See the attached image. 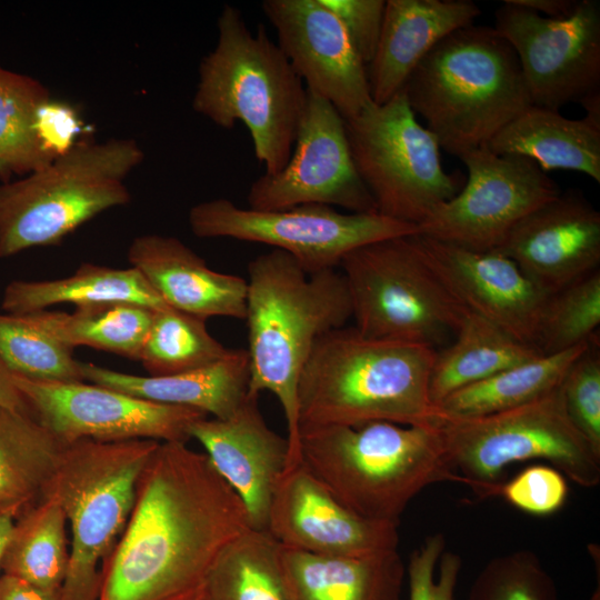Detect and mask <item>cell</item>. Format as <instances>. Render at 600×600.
Returning a JSON list of instances; mask_svg holds the SVG:
<instances>
[{
	"mask_svg": "<svg viewBox=\"0 0 600 600\" xmlns=\"http://www.w3.org/2000/svg\"><path fill=\"white\" fill-rule=\"evenodd\" d=\"M110 302L153 310L168 308L138 269H114L88 262L67 278L11 281L4 288L1 308L10 314H27L59 303L83 307Z\"/></svg>",
	"mask_w": 600,
	"mask_h": 600,
	"instance_id": "obj_27",
	"label": "cell"
},
{
	"mask_svg": "<svg viewBox=\"0 0 600 600\" xmlns=\"http://www.w3.org/2000/svg\"><path fill=\"white\" fill-rule=\"evenodd\" d=\"M143 158L133 139L81 141L44 168L0 183V258L58 244L97 214L129 203L124 180Z\"/></svg>",
	"mask_w": 600,
	"mask_h": 600,
	"instance_id": "obj_8",
	"label": "cell"
},
{
	"mask_svg": "<svg viewBox=\"0 0 600 600\" xmlns=\"http://www.w3.org/2000/svg\"><path fill=\"white\" fill-rule=\"evenodd\" d=\"M444 548V536L437 532L412 551L407 568L409 600H454L462 559Z\"/></svg>",
	"mask_w": 600,
	"mask_h": 600,
	"instance_id": "obj_40",
	"label": "cell"
},
{
	"mask_svg": "<svg viewBox=\"0 0 600 600\" xmlns=\"http://www.w3.org/2000/svg\"><path fill=\"white\" fill-rule=\"evenodd\" d=\"M217 29V43L199 64L192 108L227 130L242 122L264 173L276 174L292 153L307 89L266 29L252 33L238 8L226 4Z\"/></svg>",
	"mask_w": 600,
	"mask_h": 600,
	"instance_id": "obj_6",
	"label": "cell"
},
{
	"mask_svg": "<svg viewBox=\"0 0 600 600\" xmlns=\"http://www.w3.org/2000/svg\"><path fill=\"white\" fill-rule=\"evenodd\" d=\"M267 531L281 546L317 554L362 556L399 544L398 524L358 516L302 463L279 481Z\"/></svg>",
	"mask_w": 600,
	"mask_h": 600,
	"instance_id": "obj_19",
	"label": "cell"
},
{
	"mask_svg": "<svg viewBox=\"0 0 600 600\" xmlns=\"http://www.w3.org/2000/svg\"><path fill=\"white\" fill-rule=\"evenodd\" d=\"M500 496L523 512L549 516L564 504L568 484L564 476L556 468L533 464L504 482Z\"/></svg>",
	"mask_w": 600,
	"mask_h": 600,
	"instance_id": "obj_41",
	"label": "cell"
},
{
	"mask_svg": "<svg viewBox=\"0 0 600 600\" xmlns=\"http://www.w3.org/2000/svg\"><path fill=\"white\" fill-rule=\"evenodd\" d=\"M154 310L124 302L77 307L73 312L41 310L21 314L63 344L87 346L139 361Z\"/></svg>",
	"mask_w": 600,
	"mask_h": 600,
	"instance_id": "obj_32",
	"label": "cell"
},
{
	"mask_svg": "<svg viewBox=\"0 0 600 600\" xmlns=\"http://www.w3.org/2000/svg\"><path fill=\"white\" fill-rule=\"evenodd\" d=\"M338 17L361 60L368 66L381 34L386 1L322 0Z\"/></svg>",
	"mask_w": 600,
	"mask_h": 600,
	"instance_id": "obj_42",
	"label": "cell"
},
{
	"mask_svg": "<svg viewBox=\"0 0 600 600\" xmlns=\"http://www.w3.org/2000/svg\"><path fill=\"white\" fill-rule=\"evenodd\" d=\"M541 352L491 321L467 311L454 341L436 352L430 398L434 406L449 394Z\"/></svg>",
	"mask_w": 600,
	"mask_h": 600,
	"instance_id": "obj_29",
	"label": "cell"
},
{
	"mask_svg": "<svg viewBox=\"0 0 600 600\" xmlns=\"http://www.w3.org/2000/svg\"><path fill=\"white\" fill-rule=\"evenodd\" d=\"M468 600H558L556 584L529 550L491 559L474 579Z\"/></svg>",
	"mask_w": 600,
	"mask_h": 600,
	"instance_id": "obj_38",
	"label": "cell"
},
{
	"mask_svg": "<svg viewBox=\"0 0 600 600\" xmlns=\"http://www.w3.org/2000/svg\"><path fill=\"white\" fill-rule=\"evenodd\" d=\"M83 381L136 398L193 408L227 419L248 396L249 359L246 349H229L219 361L171 376H134L80 361Z\"/></svg>",
	"mask_w": 600,
	"mask_h": 600,
	"instance_id": "obj_24",
	"label": "cell"
},
{
	"mask_svg": "<svg viewBox=\"0 0 600 600\" xmlns=\"http://www.w3.org/2000/svg\"><path fill=\"white\" fill-rule=\"evenodd\" d=\"M352 317L341 272L308 274L290 254L272 249L248 264L244 319L249 389L278 399L287 422L290 468L300 463L298 383L316 341Z\"/></svg>",
	"mask_w": 600,
	"mask_h": 600,
	"instance_id": "obj_2",
	"label": "cell"
},
{
	"mask_svg": "<svg viewBox=\"0 0 600 600\" xmlns=\"http://www.w3.org/2000/svg\"><path fill=\"white\" fill-rule=\"evenodd\" d=\"M436 352L421 344L368 338L354 327L327 332L316 341L299 378V431L372 421L438 423L430 398Z\"/></svg>",
	"mask_w": 600,
	"mask_h": 600,
	"instance_id": "obj_3",
	"label": "cell"
},
{
	"mask_svg": "<svg viewBox=\"0 0 600 600\" xmlns=\"http://www.w3.org/2000/svg\"><path fill=\"white\" fill-rule=\"evenodd\" d=\"M464 188L437 207L420 233L476 251L498 250L526 216L561 190L534 161L486 147L463 154Z\"/></svg>",
	"mask_w": 600,
	"mask_h": 600,
	"instance_id": "obj_13",
	"label": "cell"
},
{
	"mask_svg": "<svg viewBox=\"0 0 600 600\" xmlns=\"http://www.w3.org/2000/svg\"><path fill=\"white\" fill-rule=\"evenodd\" d=\"M493 28L518 57L531 106L559 111L600 91L598 0H580L563 19H548L504 0Z\"/></svg>",
	"mask_w": 600,
	"mask_h": 600,
	"instance_id": "obj_14",
	"label": "cell"
},
{
	"mask_svg": "<svg viewBox=\"0 0 600 600\" xmlns=\"http://www.w3.org/2000/svg\"><path fill=\"white\" fill-rule=\"evenodd\" d=\"M546 296L598 270L600 213L568 191L526 216L498 249Z\"/></svg>",
	"mask_w": 600,
	"mask_h": 600,
	"instance_id": "obj_20",
	"label": "cell"
},
{
	"mask_svg": "<svg viewBox=\"0 0 600 600\" xmlns=\"http://www.w3.org/2000/svg\"><path fill=\"white\" fill-rule=\"evenodd\" d=\"M410 239L427 266L466 310L534 347L548 296L511 258L499 250L476 251L421 233Z\"/></svg>",
	"mask_w": 600,
	"mask_h": 600,
	"instance_id": "obj_18",
	"label": "cell"
},
{
	"mask_svg": "<svg viewBox=\"0 0 600 600\" xmlns=\"http://www.w3.org/2000/svg\"><path fill=\"white\" fill-rule=\"evenodd\" d=\"M249 529L242 501L204 452L160 442L102 566L99 600H200L219 557Z\"/></svg>",
	"mask_w": 600,
	"mask_h": 600,
	"instance_id": "obj_1",
	"label": "cell"
},
{
	"mask_svg": "<svg viewBox=\"0 0 600 600\" xmlns=\"http://www.w3.org/2000/svg\"><path fill=\"white\" fill-rule=\"evenodd\" d=\"M0 407L31 414V410L16 387L12 372L0 356Z\"/></svg>",
	"mask_w": 600,
	"mask_h": 600,
	"instance_id": "obj_46",
	"label": "cell"
},
{
	"mask_svg": "<svg viewBox=\"0 0 600 600\" xmlns=\"http://www.w3.org/2000/svg\"><path fill=\"white\" fill-rule=\"evenodd\" d=\"M299 456L348 509L398 526L408 503L428 486L462 483L447 458L439 422L301 428Z\"/></svg>",
	"mask_w": 600,
	"mask_h": 600,
	"instance_id": "obj_5",
	"label": "cell"
},
{
	"mask_svg": "<svg viewBox=\"0 0 600 600\" xmlns=\"http://www.w3.org/2000/svg\"><path fill=\"white\" fill-rule=\"evenodd\" d=\"M592 341L557 353H540L454 391L436 406L439 421L501 412L549 393L561 384L570 366Z\"/></svg>",
	"mask_w": 600,
	"mask_h": 600,
	"instance_id": "obj_30",
	"label": "cell"
},
{
	"mask_svg": "<svg viewBox=\"0 0 600 600\" xmlns=\"http://www.w3.org/2000/svg\"><path fill=\"white\" fill-rule=\"evenodd\" d=\"M481 14L470 0H387L380 39L367 66L372 101L383 104L443 38Z\"/></svg>",
	"mask_w": 600,
	"mask_h": 600,
	"instance_id": "obj_23",
	"label": "cell"
},
{
	"mask_svg": "<svg viewBox=\"0 0 600 600\" xmlns=\"http://www.w3.org/2000/svg\"><path fill=\"white\" fill-rule=\"evenodd\" d=\"M259 396L248 391L240 407L227 419L208 417L189 430L204 449L211 464L242 501L253 530L267 531L276 488L290 468L287 438L266 422Z\"/></svg>",
	"mask_w": 600,
	"mask_h": 600,
	"instance_id": "obj_21",
	"label": "cell"
},
{
	"mask_svg": "<svg viewBox=\"0 0 600 600\" xmlns=\"http://www.w3.org/2000/svg\"><path fill=\"white\" fill-rule=\"evenodd\" d=\"M198 238H230L281 250L308 274L332 270L352 250L378 240L420 233L414 224L378 212L343 213L323 204L253 210L224 198L193 206L188 214Z\"/></svg>",
	"mask_w": 600,
	"mask_h": 600,
	"instance_id": "obj_12",
	"label": "cell"
},
{
	"mask_svg": "<svg viewBox=\"0 0 600 600\" xmlns=\"http://www.w3.org/2000/svg\"><path fill=\"white\" fill-rule=\"evenodd\" d=\"M160 441L64 443L44 497L62 508L71 542L60 600H99L102 566L131 516L138 481Z\"/></svg>",
	"mask_w": 600,
	"mask_h": 600,
	"instance_id": "obj_7",
	"label": "cell"
},
{
	"mask_svg": "<svg viewBox=\"0 0 600 600\" xmlns=\"http://www.w3.org/2000/svg\"><path fill=\"white\" fill-rule=\"evenodd\" d=\"M228 351L210 334L206 319L168 307L154 310L139 361L149 376H171L212 364Z\"/></svg>",
	"mask_w": 600,
	"mask_h": 600,
	"instance_id": "obj_35",
	"label": "cell"
},
{
	"mask_svg": "<svg viewBox=\"0 0 600 600\" xmlns=\"http://www.w3.org/2000/svg\"><path fill=\"white\" fill-rule=\"evenodd\" d=\"M67 519L60 504L44 497L13 521L0 570L48 591H61L69 563Z\"/></svg>",
	"mask_w": 600,
	"mask_h": 600,
	"instance_id": "obj_31",
	"label": "cell"
},
{
	"mask_svg": "<svg viewBox=\"0 0 600 600\" xmlns=\"http://www.w3.org/2000/svg\"><path fill=\"white\" fill-rule=\"evenodd\" d=\"M63 444L33 416L0 407V516L14 521L43 499Z\"/></svg>",
	"mask_w": 600,
	"mask_h": 600,
	"instance_id": "obj_28",
	"label": "cell"
},
{
	"mask_svg": "<svg viewBox=\"0 0 600 600\" xmlns=\"http://www.w3.org/2000/svg\"><path fill=\"white\" fill-rule=\"evenodd\" d=\"M82 131L78 111L68 102L47 100L38 110L36 132L43 152L53 161L67 154Z\"/></svg>",
	"mask_w": 600,
	"mask_h": 600,
	"instance_id": "obj_43",
	"label": "cell"
},
{
	"mask_svg": "<svg viewBox=\"0 0 600 600\" xmlns=\"http://www.w3.org/2000/svg\"><path fill=\"white\" fill-rule=\"evenodd\" d=\"M439 426L453 471L479 498L500 496L506 468L533 459L583 488L600 482V454L570 420L561 384L522 406Z\"/></svg>",
	"mask_w": 600,
	"mask_h": 600,
	"instance_id": "obj_9",
	"label": "cell"
},
{
	"mask_svg": "<svg viewBox=\"0 0 600 600\" xmlns=\"http://www.w3.org/2000/svg\"><path fill=\"white\" fill-rule=\"evenodd\" d=\"M248 208L280 210L302 204L377 212L354 167L346 123L326 99L307 90V106L292 153L276 174L263 173L247 194Z\"/></svg>",
	"mask_w": 600,
	"mask_h": 600,
	"instance_id": "obj_16",
	"label": "cell"
},
{
	"mask_svg": "<svg viewBox=\"0 0 600 600\" xmlns=\"http://www.w3.org/2000/svg\"><path fill=\"white\" fill-rule=\"evenodd\" d=\"M596 340L570 366L561 389L574 427L600 454V356Z\"/></svg>",
	"mask_w": 600,
	"mask_h": 600,
	"instance_id": "obj_39",
	"label": "cell"
},
{
	"mask_svg": "<svg viewBox=\"0 0 600 600\" xmlns=\"http://www.w3.org/2000/svg\"><path fill=\"white\" fill-rule=\"evenodd\" d=\"M357 172L378 213L420 226L458 193L454 177L440 161V146L400 91L344 121Z\"/></svg>",
	"mask_w": 600,
	"mask_h": 600,
	"instance_id": "obj_11",
	"label": "cell"
},
{
	"mask_svg": "<svg viewBox=\"0 0 600 600\" xmlns=\"http://www.w3.org/2000/svg\"><path fill=\"white\" fill-rule=\"evenodd\" d=\"M290 600H400L406 568L397 550L317 554L279 544Z\"/></svg>",
	"mask_w": 600,
	"mask_h": 600,
	"instance_id": "obj_25",
	"label": "cell"
},
{
	"mask_svg": "<svg viewBox=\"0 0 600 600\" xmlns=\"http://www.w3.org/2000/svg\"><path fill=\"white\" fill-rule=\"evenodd\" d=\"M128 260L169 308L206 320L244 319L247 279L210 269L178 238L136 237L129 246Z\"/></svg>",
	"mask_w": 600,
	"mask_h": 600,
	"instance_id": "obj_22",
	"label": "cell"
},
{
	"mask_svg": "<svg viewBox=\"0 0 600 600\" xmlns=\"http://www.w3.org/2000/svg\"><path fill=\"white\" fill-rule=\"evenodd\" d=\"M12 524H13L12 519L0 516V566H1V557L6 547V543L8 541Z\"/></svg>",
	"mask_w": 600,
	"mask_h": 600,
	"instance_id": "obj_48",
	"label": "cell"
},
{
	"mask_svg": "<svg viewBox=\"0 0 600 600\" xmlns=\"http://www.w3.org/2000/svg\"><path fill=\"white\" fill-rule=\"evenodd\" d=\"M32 416L62 443L81 439L160 442L190 439V427L204 412L136 398L84 381L62 382L12 373Z\"/></svg>",
	"mask_w": 600,
	"mask_h": 600,
	"instance_id": "obj_15",
	"label": "cell"
},
{
	"mask_svg": "<svg viewBox=\"0 0 600 600\" xmlns=\"http://www.w3.org/2000/svg\"><path fill=\"white\" fill-rule=\"evenodd\" d=\"M507 2L533 11L548 19H563L571 16L580 0H506Z\"/></svg>",
	"mask_w": 600,
	"mask_h": 600,
	"instance_id": "obj_45",
	"label": "cell"
},
{
	"mask_svg": "<svg viewBox=\"0 0 600 600\" xmlns=\"http://www.w3.org/2000/svg\"><path fill=\"white\" fill-rule=\"evenodd\" d=\"M486 148L500 156L529 158L544 172L573 170L600 182V127L586 118L569 119L557 110L530 106Z\"/></svg>",
	"mask_w": 600,
	"mask_h": 600,
	"instance_id": "obj_26",
	"label": "cell"
},
{
	"mask_svg": "<svg viewBox=\"0 0 600 600\" xmlns=\"http://www.w3.org/2000/svg\"><path fill=\"white\" fill-rule=\"evenodd\" d=\"M339 267L354 328L368 338L436 350L456 334L468 311L427 266L410 236L361 246Z\"/></svg>",
	"mask_w": 600,
	"mask_h": 600,
	"instance_id": "obj_10",
	"label": "cell"
},
{
	"mask_svg": "<svg viewBox=\"0 0 600 600\" xmlns=\"http://www.w3.org/2000/svg\"><path fill=\"white\" fill-rule=\"evenodd\" d=\"M200 600H290L279 543L268 531L247 530L219 557Z\"/></svg>",
	"mask_w": 600,
	"mask_h": 600,
	"instance_id": "obj_33",
	"label": "cell"
},
{
	"mask_svg": "<svg viewBox=\"0 0 600 600\" xmlns=\"http://www.w3.org/2000/svg\"><path fill=\"white\" fill-rule=\"evenodd\" d=\"M49 90L37 79L0 64V181L28 176L52 162L36 132L39 108Z\"/></svg>",
	"mask_w": 600,
	"mask_h": 600,
	"instance_id": "obj_34",
	"label": "cell"
},
{
	"mask_svg": "<svg viewBox=\"0 0 600 600\" xmlns=\"http://www.w3.org/2000/svg\"><path fill=\"white\" fill-rule=\"evenodd\" d=\"M0 356L12 373L48 381H83L72 348L28 322L0 314Z\"/></svg>",
	"mask_w": 600,
	"mask_h": 600,
	"instance_id": "obj_36",
	"label": "cell"
},
{
	"mask_svg": "<svg viewBox=\"0 0 600 600\" xmlns=\"http://www.w3.org/2000/svg\"><path fill=\"white\" fill-rule=\"evenodd\" d=\"M587 111L584 117L594 126L600 127V91L589 94L579 102Z\"/></svg>",
	"mask_w": 600,
	"mask_h": 600,
	"instance_id": "obj_47",
	"label": "cell"
},
{
	"mask_svg": "<svg viewBox=\"0 0 600 600\" xmlns=\"http://www.w3.org/2000/svg\"><path fill=\"white\" fill-rule=\"evenodd\" d=\"M401 91L440 149L459 159L486 147L531 106L513 48L486 26L470 24L443 38Z\"/></svg>",
	"mask_w": 600,
	"mask_h": 600,
	"instance_id": "obj_4",
	"label": "cell"
},
{
	"mask_svg": "<svg viewBox=\"0 0 600 600\" xmlns=\"http://www.w3.org/2000/svg\"><path fill=\"white\" fill-rule=\"evenodd\" d=\"M60 592L43 590L18 578L0 574V600H60Z\"/></svg>",
	"mask_w": 600,
	"mask_h": 600,
	"instance_id": "obj_44",
	"label": "cell"
},
{
	"mask_svg": "<svg viewBox=\"0 0 600 600\" xmlns=\"http://www.w3.org/2000/svg\"><path fill=\"white\" fill-rule=\"evenodd\" d=\"M600 324V273L596 270L548 297L534 347L557 353L596 340Z\"/></svg>",
	"mask_w": 600,
	"mask_h": 600,
	"instance_id": "obj_37",
	"label": "cell"
},
{
	"mask_svg": "<svg viewBox=\"0 0 600 600\" xmlns=\"http://www.w3.org/2000/svg\"><path fill=\"white\" fill-rule=\"evenodd\" d=\"M261 9L307 90L329 101L344 121L374 103L367 66L322 0H264Z\"/></svg>",
	"mask_w": 600,
	"mask_h": 600,
	"instance_id": "obj_17",
	"label": "cell"
}]
</instances>
